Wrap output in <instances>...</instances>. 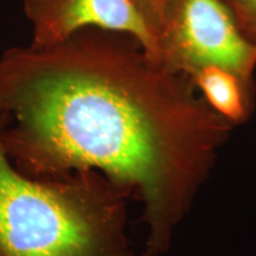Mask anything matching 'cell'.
Listing matches in <instances>:
<instances>
[{"label": "cell", "mask_w": 256, "mask_h": 256, "mask_svg": "<svg viewBox=\"0 0 256 256\" xmlns=\"http://www.w3.org/2000/svg\"><path fill=\"white\" fill-rule=\"evenodd\" d=\"M151 60L190 78L202 68L220 66L254 87L256 42L243 36L220 0H171Z\"/></svg>", "instance_id": "3"}, {"label": "cell", "mask_w": 256, "mask_h": 256, "mask_svg": "<svg viewBox=\"0 0 256 256\" xmlns=\"http://www.w3.org/2000/svg\"><path fill=\"white\" fill-rule=\"evenodd\" d=\"M191 80L204 100L224 119L232 124L248 119L254 87L243 82L235 74L211 66L198 70Z\"/></svg>", "instance_id": "5"}, {"label": "cell", "mask_w": 256, "mask_h": 256, "mask_svg": "<svg viewBox=\"0 0 256 256\" xmlns=\"http://www.w3.org/2000/svg\"><path fill=\"white\" fill-rule=\"evenodd\" d=\"M132 2L154 36L156 44V37L164 24L166 12L171 0H132Z\"/></svg>", "instance_id": "7"}, {"label": "cell", "mask_w": 256, "mask_h": 256, "mask_svg": "<svg viewBox=\"0 0 256 256\" xmlns=\"http://www.w3.org/2000/svg\"><path fill=\"white\" fill-rule=\"evenodd\" d=\"M232 126L130 34L86 28L0 55V144L12 164L32 178L92 170L134 194L142 256L168 250Z\"/></svg>", "instance_id": "1"}, {"label": "cell", "mask_w": 256, "mask_h": 256, "mask_svg": "<svg viewBox=\"0 0 256 256\" xmlns=\"http://www.w3.org/2000/svg\"><path fill=\"white\" fill-rule=\"evenodd\" d=\"M232 12L238 30L247 40L256 42V0H220Z\"/></svg>", "instance_id": "6"}, {"label": "cell", "mask_w": 256, "mask_h": 256, "mask_svg": "<svg viewBox=\"0 0 256 256\" xmlns=\"http://www.w3.org/2000/svg\"><path fill=\"white\" fill-rule=\"evenodd\" d=\"M128 196L92 170L28 177L0 144V256H133Z\"/></svg>", "instance_id": "2"}, {"label": "cell", "mask_w": 256, "mask_h": 256, "mask_svg": "<svg viewBox=\"0 0 256 256\" xmlns=\"http://www.w3.org/2000/svg\"><path fill=\"white\" fill-rule=\"evenodd\" d=\"M32 26L31 46L58 44L86 28L130 34L148 58L156 54V38L132 0H23Z\"/></svg>", "instance_id": "4"}]
</instances>
